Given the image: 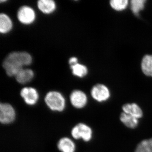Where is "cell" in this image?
Instances as JSON below:
<instances>
[{
  "mask_svg": "<svg viewBox=\"0 0 152 152\" xmlns=\"http://www.w3.org/2000/svg\"><path fill=\"white\" fill-rule=\"evenodd\" d=\"M12 20L10 17L4 13L0 15V32L2 34H6L10 32L12 28Z\"/></svg>",
  "mask_w": 152,
  "mask_h": 152,
  "instance_id": "4fadbf2b",
  "label": "cell"
},
{
  "mask_svg": "<svg viewBox=\"0 0 152 152\" xmlns=\"http://www.w3.org/2000/svg\"><path fill=\"white\" fill-rule=\"evenodd\" d=\"M71 134L75 140L82 139L85 142H88L92 137V130L86 124L79 123L72 129Z\"/></svg>",
  "mask_w": 152,
  "mask_h": 152,
  "instance_id": "3957f363",
  "label": "cell"
},
{
  "mask_svg": "<svg viewBox=\"0 0 152 152\" xmlns=\"http://www.w3.org/2000/svg\"><path fill=\"white\" fill-rule=\"evenodd\" d=\"M135 152H152V138L144 140L140 142Z\"/></svg>",
  "mask_w": 152,
  "mask_h": 152,
  "instance_id": "e0dca14e",
  "label": "cell"
},
{
  "mask_svg": "<svg viewBox=\"0 0 152 152\" xmlns=\"http://www.w3.org/2000/svg\"><path fill=\"white\" fill-rule=\"evenodd\" d=\"M15 109L8 103L0 104V122L3 124H9L13 122L15 119Z\"/></svg>",
  "mask_w": 152,
  "mask_h": 152,
  "instance_id": "277c9868",
  "label": "cell"
},
{
  "mask_svg": "<svg viewBox=\"0 0 152 152\" xmlns=\"http://www.w3.org/2000/svg\"><path fill=\"white\" fill-rule=\"evenodd\" d=\"M91 95L94 99L99 102L107 101L110 95L109 89L102 84H97L94 86L91 91Z\"/></svg>",
  "mask_w": 152,
  "mask_h": 152,
  "instance_id": "8992f818",
  "label": "cell"
},
{
  "mask_svg": "<svg viewBox=\"0 0 152 152\" xmlns=\"http://www.w3.org/2000/svg\"><path fill=\"white\" fill-rule=\"evenodd\" d=\"M120 120L125 126L131 129L136 128L138 124V119L125 113L121 114Z\"/></svg>",
  "mask_w": 152,
  "mask_h": 152,
  "instance_id": "5bb4252c",
  "label": "cell"
},
{
  "mask_svg": "<svg viewBox=\"0 0 152 152\" xmlns=\"http://www.w3.org/2000/svg\"><path fill=\"white\" fill-rule=\"evenodd\" d=\"M32 61L31 56L25 52H13L7 55L3 63V67L7 75L15 76L25 66Z\"/></svg>",
  "mask_w": 152,
  "mask_h": 152,
  "instance_id": "6da1fadb",
  "label": "cell"
},
{
  "mask_svg": "<svg viewBox=\"0 0 152 152\" xmlns=\"http://www.w3.org/2000/svg\"><path fill=\"white\" fill-rule=\"evenodd\" d=\"M17 16L19 21L21 23L28 25L34 21L36 14L34 10L31 7L24 6L19 9Z\"/></svg>",
  "mask_w": 152,
  "mask_h": 152,
  "instance_id": "5b68a950",
  "label": "cell"
},
{
  "mask_svg": "<svg viewBox=\"0 0 152 152\" xmlns=\"http://www.w3.org/2000/svg\"><path fill=\"white\" fill-rule=\"evenodd\" d=\"M45 101L47 106L53 111L62 112L65 108V99L58 92H49L45 97Z\"/></svg>",
  "mask_w": 152,
  "mask_h": 152,
  "instance_id": "7a4b0ae2",
  "label": "cell"
},
{
  "mask_svg": "<svg viewBox=\"0 0 152 152\" xmlns=\"http://www.w3.org/2000/svg\"><path fill=\"white\" fill-rule=\"evenodd\" d=\"M70 68L74 75L79 77H83L88 74V70L87 67L78 63L70 66Z\"/></svg>",
  "mask_w": 152,
  "mask_h": 152,
  "instance_id": "2e32d148",
  "label": "cell"
},
{
  "mask_svg": "<svg viewBox=\"0 0 152 152\" xmlns=\"http://www.w3.org/2000/svg\"><path fill=\"white\" fill-rule=\"evenodd\" d=\"M141 67L145 75L152 77V55H146L143 57L142 60Z\"/></svg>",
  "mask_w": 152,
  "mask_h": 152,
  "instance_id": "9a60e30c",
  "label": "cell"
},
{
  "mask_svg": "<svg viewBox=\"0 0 152 152\" xmlns=\"http://www.w3.org/2000/svg\"><path fill=\"white\" fill-rule=\"evenodd\" d=\"M128 3V0H112L110 1V4L115 10L122 11L126 8Z\"/></svg>",
  "mask_w": 152,
  "mask_h": 152,
  "instance_id": "ac0fdd59",
  "label": "cell"
},
{
  "mask_svg": "<svg viewBox=\"0 0 152 152\" xmlns=\"http://www.w3.org/2000/svg\"><path fill=\"white\" fill-rule=\"evenodd\" d=\"M37 5L39 10L44 14L52 13L56 8V3L53 0H39Z\"/></svg>",
  "mask_w": 152,
  "mask_h": 152,
  "instance_id": "7c38bea8",
  "label": "cell"
},
{
  "mask_svg": "<svg viewBox=\"0 0 152 152\" xmlns=\"http://www.w3.org/2000/svg\"><path fill=\"white\" fill-rule=\"evenodd\" d=\"M20 96L24 102L28 105H34L39 99L37 91L32 87H25L20 91Z\"/></svg>",
  "mask_w": 152,
  "mask_h": 152,
  "instance_id": "52a82bcc",
  "label": "cell"
},
{
  "mask_svg": "<svg viewBox=\"0 0 152 152\" xmlns=\"http://www.w3.org/2000/svg\"><path fill=\"white\" fill-rule=\"evenodd\" d=\"M145 0H132L131 1V9L134 14H138L139 12L143 9L145 4Z\"/></svg>",
  "mask_w": 152,
  "mask_h": 152,
  "instance_id": "d6986e66",
  "label": "cell"
},
{
  "mask_svg": "<svg viewBox=\"0 0 152 152\" xmlns=\"http://www.w3.org/2000/svg\"><path fill=\"white\" fill-rule=\"evenodd\" d=\"M34 76V72L32 70L23 68L15 77L18 83L21 84H24L31 81Z\"/></svg>",
  "mask_w": 152,
  "mask_h": 152,
  "instance_id": "30bf717a",
  "label": "cell"
},
{
  "mask_svg": "<svg viewBox=\"0 0 152 152\" xmlns=\"http://www.w3.org/2000/svg\"><path fill=\"white\" fill-rule=\"evenodd\" d=\"M70 100L72 105L77 109H82L87 104L88 99L86 95L80 90H75L71 93Z\"/></svg>",
  "mask_w": 152,
  "mask_h": 152,
  "instance_id": "ba28073f",
  "label": "cell"
},
{
  "mask_svg": "<svg viewBox=\"0 0 152 152\" xmlns=\"http://www.w3.org/2000/svg\"><path fill=\"white\" fill-rule=\"evenodd\" d=\"M78 62V59L76 57H72L69 60V64L70 66L73 65L77 64Z\"/></svg>",
  "mask_w": 152,
  "mask_h": 152,
  "instance_id": "ffe728a7",
  "label": "cell"
},
{
  "mask_svg": "<svg viewBox=\"0 0 152 152\" xmlns=\"http://www.w3.org/2000/svg\"><path fill=\"white\" fill-rule=\"evenodd\" d=\"M57 147L58 150L61 152L75 151V144L71 139L66 137L60 139L58 142Z\"/></svg>",
  "mask_w": 152,
  "mask_h": 152,
  "instance_id": "9c48e42d",
  "label": "cell"
},
{
  "mask_svg": "<svg viewBox=\"0 0 152 152\" xmlns=\"http://www.w3.org/2000/svg\"><path fill=\"white\" fill-rule=\"evenodd\" d=\"M124 113L139 119L142 116V111L135 103L125 104L123 106Z\"/></svg>",
  "mask_w": 152,
  "mask_h": 152,
  "instance_id": "8fae6325",
  "label": "cell"
}]
</instances>
